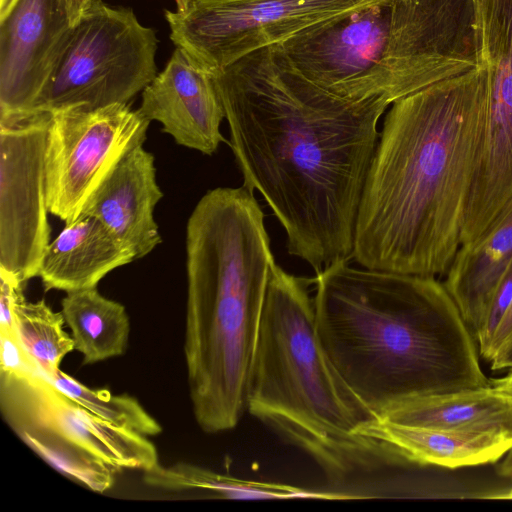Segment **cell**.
Listing matches in <instances>:
<instances>
[{
    "mask_svg": "<svg viewBox=\"0 0 512 512\" xmlns=\"http://www.w3.org/2000/svg\"><path fill=\"white\" fill-rule=\"evenodd\" d=\"M162 197L154 156L142 145L122 158L91 196L81 215L98 219L135 259H140L162 241L154 218L155 207Z\"/></svg>",
    "mask_w": 512,
    "mask_h": 512,
    "instance_id": "5bb4252c",
    "label": "cell"
},
{
    "mask_svg": "<svg viewBox=\"0 0 512 512\" xmlns=\"http://www.w3.org/2000/svg\"><path fill=\"white\" fill-rule=\"evenodd\" d=\"M511 469H512V449L508 453V457L506 458L504 465H503L504 474H506Z\"/></svg>",
    "mask_w": 512,
    "mask_h": 512,
    "instance_id": "f546056e",
    "label": "cell"
},
{
    "mask_svg": "<svg viewBox=\"0 0 512 512\" xmlns=\"http://www.w3.org/2000/svg\"><path fill=\"white\" fill-rule=\"evenodd\" d=\"M484 499H500V500H512V486L506 490H500L497 492H492L488 494H484L481 496Z\"/></svg>",
    "mask_w": 512,
    "mask_h": 512,
    "instance_id": "f1b7e54d",
    "label": "cell"
},
{
    "mask_svg": "<svg viewBox=\"0 0 512 512\" xmlns=\"http://www.w3.org/2000/svg\"><path fill=\"white\" fill-rule=\"evenodd\" d=\"M279 45L322 89L390 104L482 65L474 0H371Z\"/></svg>",
    "mask_w": 512,
    "mask_h": 512,
    "instance_id": "8992f818",
    "label": "cell"
},
{
    "mask_svg": "<svg viewBox=\"0 0 512 512\" xmlns=\"http://www.w3.org/2000/svg\"><path fill=\"white\" fill-rule=\"evenodd\" d=\"M50 380L79 405L112 424L145 436L162 431L161 425L133 396L89 388L61 370Z\"/></svg>",
    "mask_w": 512,
    "mask_h": 512,
    "instance_id": "7402d4cb",
    "label": "cell"
},
{
    "mask_svg": "<svg viewBox=\"0 0 512 512\" xmlns=\"http://www.w3.org/2000/svg\"><path fill=\"white\" fill-rule=\"evenodd\" d=\"M493 385L497 389L512 395V370L506 376L494 380Z\"/></svg>",
    "mask_w": 512,
    "mask_h": 512,
    "instance_id": "83f0119b",
    "label": "cell"
},
{
    "mask_svg": "<svg viewBox=\"0 0 512 512\" xmlns=\"http://www.w3.org/2000/svg\"><path fill=\"white\" fill-rule=\"evenodd\" d=\"M309 282L272 266L247 411L309 454L334 482L402 465L386 445L360 434L373 417L321 345Z\"/></svg>",
    "mask_w": 512,
    "mask_h": 512,
    "instance_id": "5b68a950",
    "label": "cell"
},
{
    "mask_svg": "<svg viewBox=\"0 0 512 512\" xmlns=\"http://www.w3.org/2000/svg\"><path fill=\"white\" fill-rule=\"evenodd\" d=\"M139 111L178 145L202 154L212 155L226 142L220 130L225 112L212 76L180 48L142 91Z\"/></svg>",
    "mask_w": 512,
    "mask_h": 512,
    "instance_id": "4fadbf2b",
    "label": "cell"
},
{
    "mask_svg": "<svg viewBox=\"0 0 512 512\" xmlns=\"http://www.w3.org/2000/svg\"><path fill=\"white\" fill-rule=\"evenodd\" d=\"M156 33L102 0L74 23L33 109L128 104L156 77Z\"/></svg>",
    "mask_w": 512,
    "mask_h": 512,
    "instance_id": "ba28073f",
    "label": "cell"
},
{
    "mask_svg": "<svg viewBox=\"0 0 512 512\" xmlns=\"http://www.w3.org/2000/svg\"><path fill=\"white\" fill-rule=\"evenodd\" d=\"M489 96L482 64L391 104L356 219L352 258L361 267L447 273L461 246Z\"/></svg>",
    "mask_w": 512,
    "mask_h": 512,
    "instance_id": "7a4b0ae2",
    "label": "cell"
},
{
    "mask_svg": "<svg viewBox=\"0 0 512 512\" xmlns=\"http://www.w3.org/2000/svg\"><path fill=\"white\" fill-rule=\"evenodd\" d=\"M72 26L66 0H0V115L33 109Z\"/></svg>",
    "mask_w": 512,
    "mask_h": 512,
    "instance_id": "7c38bea8",
    "label": "cell"
},
{
    "mask_svg": "<svg viewBox=\"0 0 512 512\" xmlns=\"http://www.w3.org/2000/svg\"><path fill=\"white\" fill-rule=\"evenodd\" d=\"M0 410L13 432L57 472L74 477L93 455L123 469L159 464L147 436L112 424L61 391L41 370H0Z\"/></svg>",
    "mask_w": 512,
    "mask_h": 512,
    "instance_id": "52a82bcc",
    "label": "cell"
},
{
    "mask_svg": "<svg viewBox=\"0 0 512 512\" xmlns=\"http://www.w3.org/2000/svg\"><path fill=\"white\" fill-rule=\"evenodd\" d=\"M149 123L139 109L121 103L52 111L46 148L49 213L65 224L75 221L122 158L144 144Z\"/></svg>",
    "mask_w": 512,
    "mask_h": 512,
    "instance_id": "30bf717a",
    "label": "cell"
},
{
    "mask_svg": "<svg viewBox=\"0 0 512 512\" xmlns=\"http://www.w3.org/2000/svg\"><path fill=\"white\" fill-rule=\"evenodd\" d=\"M512 303V262L501 279L492 297L488 310L475 338L480 346V354L486 357L494 334Z\"/></svg>",
    "mask_w": 512,
    "mask_h": 512,
    "instance_id": "603a6c76",
    "label": "cell"
},
{
    "mask_svg": "<svg viewBox=\"0 0 512 512\" xmlns=\"http://www.w3.org/2000/svg\"><path fill=\"white\" fill-rule=\"evenodd\" d=\"M65 323L84 364L124 354L130 333L125 307L101 295L97 287L66 292L61 301Z\"/></svg>",
    "mask_w": 512,
    "mask_h": 512,
    "instance_id": "d6986e66",
    "label": "cell"
},
{
    "mask_svg": "<svg viewBox=\"0 0 512 512\" xmlns=\"http://www.w3.org/2000/svg\"><path fill=\"white\" fill-rule=\"evenodd\" d=\"M0 271L10 281L11 309L19 337L50 379L59 372L64 357L75 350L72 336L63 327L64 316L62 312L53 311L43 299L27 301L23 294L25 284Z\"/></svg>",
    "mask_w": 512,
    "mask_h": 512,
    "instance_id": "44dd1931",
    "label": "cell"
},
{
    "mask_svg": "<svg viewBox=\"0 0 512 512\" xmlns=\"http://www.w3.org/2000/svg\"><path fill=\"white\" fill-rule=\"evenodd\" d=\"M490 362L493 370L512 369V335L500 347Z\"/></svg>",
    "mask_w": 512,
    "mask_h": 512,
    "instance_id": "484cf974",
    "label": "cell"
},
{
    "mask_svg": "<svg viewBox=\"0 0 512 512\" xmlns=\"http://www.w3.org/2000/svg\"><path fill=\"white\" fill-rule=\"evenodd\" d=\"M505 475H509V476H511V477H512V469H511V470H509Z\"/></svg>",
    "mask_w": 512,
    "mask_h": 512,
    "instance_id": "1f68e13d",
    "label": "cell"
},
{
    "mask_svg": "<svg viewBox=\"0 0 512 512\" xmlns=\"http://www.w3.org/2000/svg\"><path fill=\"white\" fill-rule=\"evenodd\" d=\"M143 480L155 488L170 491L197 489L222 499L358 498L349 493L315 491L281 483L239 479L189 463H176L167 467L158 464L144 472Z\"/></svg>",
    "mask_w": 512,
    "mask_h": 512,
    "instance_id": "ffe728a7",
    "label": "cell"
},
{
    "mask_svg": "<svg viewBox=\"0 0 512 512\" xmlns=\"http://www.w3.org/2000/svg\"><path fill=\"white\" fill-rule=\"evenodd\" d=\"M135 260L98 219L81 215L50 242L38 276L45 291L97 287L112 270Z\"/></svg>",
    "mask_w": 512,
    "mask_h": 512,
    "instance_id": "2e32d148",
    "label": "cell"
},
{
    "mask_svg": "<svg viewBox=\"0 0 512 512\" xmlns=\"http://www.w3.org/2000/svg\"><path fill=\"white\" fill-rule=\"evenodd\" d=\"M98 1L99 0H66L73 25L89 7Z\"/></svg>",
    "mask_w": 512,
    "mask_h": 512,
    "instance_id": "4316f807",
    "label": "cell"
},
{
    "mask_svg": "<svg viewBox=\"0 0 512 512\" xmlns=\"http://www.w3.org/2000/svg\"><path fill=\"white\" fill-rule=\"evenodd\" d=\"M175 2L177 5V10L182 11L188 6L189 0H175Z\"/></svg>",
    "mask_w": 512,
    "mask_h": 512,
    "instance_id": "4dcf8cb0",
    "label": "cell"
},
{
    "mask_svg": "<svg viewBox=\"0 0 512 512\" xmlns=\"http://www.w3.org/2000/svg\"><path fill=\"white\" fill-rule=\"evenodd\" d=\"M378 418L403 425L512 435V395L489 384L417 397Z\"/></svg>",
    "mask_w": 512,
    "mask_h": 512,
    "instance_id": "e0dca14e",
    "label": "cell"
},
{
    "mask_svg": "<svg viewBox=\"0 0 512 512\" xmlns=\"http://www.w3.org/2000/svg\"><path fill=\"white\" fill-rule=\"evenodd\" d=\"M0 342V370L35 371L41 369L23 345L14 322L0 324Z\"/></svg>",
    "mask_w": 512,
    "mask_h": 512,
    "instance_id": "cb8c5ba5",
    "label": "cell"
},
{
    "mask_svg": "<svg viewBox=\"0 0 512 512\" xmlns=\"http://www.w3.org/2000/svg\"><path fill=\"white\" fill-rule=\"evenodd\" d=\"M360 434L389 447L402 464L449 469L494 463L512 449V435L506 433L411 426L379 418L368 420Z\"/></svg>",
    "mask_w": 512,
    "mask_h": 512,
    "instance_id": "9a60e30c",
    "label": "cell"
},
{
    "mask_svg": "<svg viewBox=\"0 0 512 512\" xmlns=\"http://www.w3.org/2000/svg\"><path fill=\"white\" fill-rule=\"evenodd\" d=\"M265 215L244 186L207 191L186 225L184 352L192 409L206 433L234 429L275 259Z\"/></svg>",
    "mask_w": 512,
    "mask_h": 512,
    "instance_id": "277c9868",
    "label": "cell"
},
{
    "mask_svg": "<svg viewBox=\"0 0 512 512\" xmlns=\"http://www.w3.org/2000/svg\"><path fill=\"white\" fill-rule=\"evenodd\" d=\"M371 0H189L165 10L170 39L208 73Z\"/></svg>",
    "mask_w": 512,
    "mask_h": 512,
    "instance_id": "9c48e42d",
    "label": "cell"
},
{
    "mask_svg": "<svg viewBox=\"0 0 512 512\" xmlns=\"http://www.w3.org/2000/svg\"><path fill=\"white\" fill-rule=\"evenodd\" d=\"M52 112L0 115V269L25 284L50 244L46 148Z\"/></svg>",
    "mask_w": 512,
    "mask_h": 512,
    "instance_id": "8fae6325",
    "label": "cell"
},
{
    "mask_svg": "<svg viewBox=\"0 0 512 512\" xmlns=\"http://www.w3.org/2000/svg\"><path fill=\"white\" fill-rule=\"evenodd\" d=\"M243 186L285 230L287 250L319 273L352 258L382 98L350 100L314 84L279 44L211 73Z\"/></svg>",
    "mask_w": 512,
    "mask_h": 512,
    "instance_id": "6da1fadb",
    "label": "cell"
},
{
    "mask_svg": "<svg viewBox=\"0 0 512 512\" xmlns=\"http://www.w3.org/2000/svg\"><path fill=\"white\" fill-rule=\"evenodd\" d=\"M512 262V208L483 237L461 245L444 286L474 335Z\"/></svg>",
    "mask_w": 512,
    "mask_h": 512,
    "instance_id": "ac0fdd59",
    "label": "cell"
},
{
    "mask_svg": "<svg viewBox=\"0 0 512 512\" xmlns=\"http://www.w3.org/2000/svg\"><path fill=\"white\" fill-rule=\"evenodd\" d=\"M313 282L321 345L373 418L417 397L490 384L470 328L435 277L341 261Z\"/></svg>",
    "mask_w": 512,
    "mask_h": 512,
    "instance_id": "3957f363",
    "label": "cell"
},
{
    "mask_svg": "<svg viewBox=\"0 0 512 512\" xmlns=\"http://www.w3.org/2000/svg\"><path fill=\"white\" fill-rule=\"evenodd\" d=\"M512 335V303L501 320L494 337L492 339L491 345L489 347L488 353L485 357L486 360L491 361L500 347L509 339Z\"/></svg>",
    "mask_w": 512,
    "mask_h": 512,
    "instance_id": "d4e9b609",
    "label": "cell"
}]
</instances>
